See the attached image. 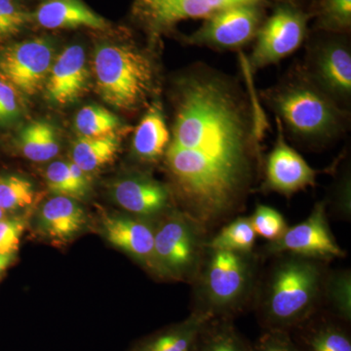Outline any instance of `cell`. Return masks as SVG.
Returning a JSON list of instances; mask_svg holds the SVG:
<instances>
[{
	"mask_svg": "<svg viewBox=\"0 0 351 351\" xmlns=\"http://www.w3.org/2000/svg\"><path fill=\"white\" fill-rule=\"evenodd\" d=\"M171 100L173 199L211 233L243 211L262 177L265 114L252 89L203 62L175 78Z\"/></svg>",
	"mask_w": 351,
	"mask_h": 351,
	"instance_id": "1",
	"label": "cell"
},
{
	"mask_svg": "<svg viewBox=\"0 0 351 351\" xmlns=\"http://www.w3.org/2000/svg\"><path fill=\"white\" fill-rule=\"evenodd\" d=\"M260 99L280 121L284 134L309 151H319L345 137L350 110H345L295 63Z\"/></svg>",
	"mask_w": 351,
	"mask_h": 351,
	"instance_id": "2",
	"label": "cell"
},
{
	"mask_svg": "<svg viewBox=\"0 0 351 351\" xmlns=\"http://www.w3.org/2000/svg\"><path fill=\"white\" fill-rule=\"evenodd\" d=\"M261 272L253 307L263 331L291 332L322 311L329 263L292 254L274 256Z\"/></svg>",
	"mask_w": 351,
	"mask_h": 351,
	"instance_id": "3",
	"label": "cell"
},
{
	"mask_svg": "<svg viewBox=\"0 0 351 351\" xmlns=\"http://www.w3.org/2000/svg\"><path fill=\"white\" fill-rule=\"evenodd\" d=\"M261 257L206 246L193 280V313L209 319H232L253 306L260 278Z\"/></svg>",
	"mask_w": 351,
	"mask_h": 351,
	"instance_id": "4",
	"label": "cell"
},
{
	"mask_svg": "<svg viewBox=\"0 0 351 351\" xmlns=\"http://www.w3.org/2000/svg\"><path fill=\"white\" fill-rule=\"evenodd\" d=\"M93 69L101 99L117 110L149 107L160 91L156 60L134 44L101 45L95 51Z\"/></svg>",
	"mask_w": 351,
	"mask_h": 351,
	"instance_id": "5",
	"label": "cell"
},
{
	"mask_svg": "<svg viewBox=\"0 0 351 351\" xmlns=\"http://www.w3.org/2000/svg\"><path fill=\"white\" fill-rule=\"evenodd\" d=\"M154 230V274L193 282L199 269L210 233L178 208L159 217Z\"/></svg>",
	"mask_w": 351,
	"mask_h": 351,
	"instance_id": "6",
	"label": "cell"
},
{
	"mask_svg": "<svg viewBox=\"0 0 351 351\" xmlns=\"http://www.w3.org/2000/svg\"><path fill=\"white\" fill-rule=\"evenodd\" d=\"M313 20L309 10L299 0L276 2L271 14L258 29L247 66L251 73L280 63L294 54L308 38V24Z\"/></svg>",
	"mask_w": 351,
	"mask_h": 351,
	"instance_id": "7",
	"label": "cell"
},
{
	"mask_svg": "<svg viewBox=\"0 0 351 351\" xmlns=\"http://www.w3.org/2000/svg\"><path fill=\"white\" fill-rule=\"evenodd\" d=\"M301 63L306 75L345 110L351 106L350 34L309 31Z\"/></svg>",
	"mask_w": 351,
	"mask_h": 351,
	"instance_id": "8",
	"label": "cell"
},
{
	"mask_svg": "<svg viewBox=\"0 0 351 351\" xmlns=\"http://www.w3.org/2000/svg\"><path fill=\"white\" fill-rule=\"evenodd\" d=\"M270 2L255 1L223 9L205 18L202 25L184 38L188 45L217 52L241 51L254 43Z\"/></svg>",
	"mask_w": 351,
	"mask_h": 351,
	"instance_id": "9",
	"label": "cell"
},
{
	"mask_svg": "<svg viewBox=\"0 0 351 351\" xmlns=\"http://www.w3.org/2000/svg\"><path fill=\"white\" fill-rule=\"evenodd\" d=\"M281 254H292L329 263L346 257V252L330 228L326 201L315 203L304 221L288 228L280 239L267 242L258 255L270 258Z\"/></svg>",
	"mask_w": 351,
	"mask_h": 351,
	"instance_id": "10",
	"label": "cell"
},
{
	"mask_svg": "<svg viewBox=\"0 0 351 351\" xmlns=\"http://www.w3.org/2000/svg\"><path fill=\"white\" fill-rule=\"evenodd\" d=\"M255 1L284 0H135L132 12L152 40H157L182 21L205 19L223 9Z\"/></svg>",
	"mask_w": 351,
	"mask_h": 351,
	"instance_id": "11",
	"label": "cell"
},
{
	"mask_svg": "<svg viewBox=\"0 0 351 351\" xmlns=\"http://www.w3.org/2000/svg\"><path fill=\"white\" fill-rule=\"evenodd\" d=\"M54 62V45L46 38L12 44L0 53V78L27 96L44 86Z\"/></svg>",
	"mask_w": 351,
	"mask_h": 351,
	"instance_id": "12",
	"label": "cell"
},
{
	"mask_svg": "<svg viewBox=\"0 0 351 351\" xmlns=\"http://www.w3.org/2000/svg\"><path fill=\"white\" fill-rule=\"evenodd\" d=\"M276 138L263 165V182L258 191L292 196L316 184L318 171L311 167L286 140L280 121L276 117Z\"/></svg>",
	"mask_w": 351,
	"mask_h": 351,
	"instance_id": "13",
	"label": "cell"
},
{
	"mask_svg": "<svg viewBox=\"0 0 351 351\" xmlns=\"http://www.w3.org/2000/svg\"><path fill=\"white\" fill-rule=\"evenodd\" d=\"M112 197L129 214L149 219L162 216L174 202L168 184L141 172L117 180L112 186Z\"/></svg>",
	"mask_w": 351,
	"mask_h": 351,
	"instance_id": "14",
	"label": "cell"
},
{
	"mask_svg": "<svg viewBox=\"0 0 351 351\" xmlns=\"http://www.w3.org/2000/svg\"><path fill=\"white\" fill-rule=\"evenodd\" d=\"M106 239L154 274V230L152 219L134 215H113L101 219Z\"/></svg>",
	"mask_w": 351,
	"mask_h": 351,
	"instance_id": "15",
	"label": "cell"
},
{
	"mask_svg": "<svg viewBox=\"0 0 351 351\" xmlns=\"http://www.w3.org/2000/svg\"><path fill=\"white\" fill-rule=\"evenodd\" d=\"M88 78L84 49L80 45L69 46L53 62L44 86L46 96L56 105H69L86 91Z\"/></svg>",
	"mask_w": 351,
	"mask_h": 351,
	"instance_id": "16",
	"label": "cell"
},
{
	"mask_svg": "<svg viewBox=\"0 0 351 351\" xmlns=\"http://www.w3.org/2000/svg\"><path fill=\"white\" fill-rule=\"evenodd\" d=\"M348 325L320 311L289 332L301 351H351Z\"/></svg>",
	"mask_w": 351,
	"mask_h": 351,
	"instance_id": "17",
	"label": "cell"
},
{
	"mask_svg": "<svg viewBox=\"0 0 351 351\" xmlns=\"http://www.w3.org/2000/svg\"><path fill=\"white\" fill-rule=\"evenodd\" d=\"M86 223L84 210L77 200L56 195L39 210L38 228L41 235L57 243H64L80 232Z\"/></svg>",
	"mask_w": 351,
	"mask_h": 351,
	"instance_id": "18",
	"label": "cell"
},
{
	"mask_svg": "<svg viewBox=\"0 0 351 351\" xmlns=\"http://www.w3.org/2000/svg\"><path fill=\"white\" fill-rule=\"evenodd\" d=\"M170 143V129L160 101H152L134 131L132 151L144 163H156L163 158Z\"/></svg>",
	"mask_w": 351,
	"mask_h": 351,
	"instance_id": "19",
	"label": "cell"
},
{
	"mask_svg": "<svg viewBox=\"0 0 351 351\" xmlns=\"http://www.w3.org/2000/svg\"><path fill=\"white\" fill-rule=\"evenodd\" d=\"M34 18L45 29H76L89 27L103 31L108 27L107 21L89 8L82 0H45Z\"/></svg>",
	"mask_w": 351,
	"mask_h": 351,
	"instance_id": "20",
	"label": "cell"
},
{
	"mask_svg": "<svg viewBox=\"0 0 351 351\" xmlns=\"http://www.w3.org/2000/svg\"><path fill=\"white\" fill-rule=\"evenodd\" d=\"M126 131L128 128H121L101 137L78 138L71 149L73 162L87 174L100 170L114 160Z\"/></svg>",
	"mask_w": 351,
	"mask_h": 351,
	"instance_id": "21",
	"label": "cell"
},
{
	"mask_svg": "<svg viewBox=\"0 0 351 351\" xmlns=\"http://www.w3.org/2000/svg\"><path fill=\"white\" fill-rule=\"evenodd\" d=\"M209 318L191 313L186 319L138 343L134 351H193L198 335Z\"/></svg>",
	"mask_w": 351,
	"mask_h": 351,
	"instance_id": "22",
	"label": "cell"
},
{
	"mask_svg": "<svg viewBox=\"0 0 351 351\" xmlns=\"http://www.w3.org/2000/svg\"><path fill=\"white\" fill-rule=\"evenodd\" d=\"M18 147L25 158L34 162L51 160L61 149L56 128L44 120L32 121L22 129Z\"/></svg>",
	"mask_w": 351,
	"mask_h": 351,
	"instance_id": "23",
	"label": "cell"
},
{
	"mask_svg": "<svg viewBox=\"0 0 351 351\" xmlns=\"http://www.w3.org/2000/svg\"><path fill=\"white\" fill-rule=\"evenodd\" d=\"M193 351H253L232 319H210L202 327Z\"/></svg>",
	"mask_w": 351,
	"mask_h": 351,
	"instance_id": "24",
	"label": "cell"
},
{
	"mask_svg": "<svg viewBox=\"0 0 351 351\" xmlns=\"http://www.w3.org/2000/svg\"><path fill=\"white\" fill-rule=\"evenodd\" d=\"M322 311L339 320L351 322L350 269H329L323 287Z\"/></svg>",
	"mask_w": 351,
	"mask_h": 351,
	"instance_id": "25",
	"label": "cell"
},
{
	"mask_svg": "<svg viewBox=\"0 0 351 351\" xmlns=\"http://www.w3.org/2000/svg\"><path fill=\"white\" fill-rule=\"evenodd\" d=\"M257 234L252 226L250 217L239 216L228 221L219 228L218 232L207 240L206 246L242 253L254 252Z\"/></svg>",
	"mask_w": 351,
	"mask_h": 351,
	"instance_id": "26",
	"label": "cell"
},
{
	"mask_svg": "<svg viewBox=\"0 0 351 351\" xmlns=\"http://www.w3.org/2000/svg\"><path fill=\"white\" fill-rule=\"evenodd\" d=\"M308 10L314 19L311 31L350 34L351 0H317Z\"/></svg>",
	"mask_w": 351,
	"mask_h": 351,
	"instance_id": "27",
	"label": "cell"
},
{
	"mask_svg": "<svg viewBox=\"0 0 351 351\" xmlns=\"http://www.w3.org/2000/svg\"><path fill=\"white\" fill-rule=\"evenodd\" d=\"M75 128L80 137H101L121 129V121L101 106H86L76 114Z\"/></svg>",
	"mask_w": 351,
	"mask_h": 351,
	"instance_id": "28",
	"label": "cell"
},
{
	"mask_svg": "<svg viewBox=\"0 0 351 351\" xmlns=\"http://www.w3.org/2000/svg\"><path fill=\"white\" fill-rule=\"evenodd\" d=\"M36 193L31 181L19 175L0 176V208L4 212L19 211L32 206Z\"/></svg>",
	"mask_w": 351,
	"mask_h": 351,
	"instance_id": "29",
	"label": "cell"
},
{
	"mask_svg": "<svg viewBox=\"0 0 351 351\" xmlns=\"http://www.w3.org/2000/svg\"><path fill=\"white\" fill-rule=\"evenodd\" d=\"M249 217L257 237L269 242L280 239L289 228L283 215L267 205H257L254 213Z\"/></svg>",
	"mask_w": 351,
	"mask_h": 351,
	"instance_id": "30",
	"label": "cell"
},
{
	"mask_svg": "<svg viewBox=\"0 0 351 351\" xmlns=\"http://www.w3.org/2000/svg\"><path fill=\"white\" fill-rule=\"evenodd\" d=\"M45 181L51 193L60 196L82 199V193L78 191L69 172L68 161H54L45 171Z\"/></svg>",
	"mask_w": 351,
	"mask_h": 351,
	"instance_id": "31",
	"label": "cell"
},
{
	"mask_svg": "<svg viewBox=\"0 0 351 351\" xmlns=\"http://www.w3.org/2000/svg\"><path fill=\"white\" fill-rule=\"evenodd\" d=\"M351 178L350 163L345 164L339 173L338 178L332 184L327 206L331 205L332 213L339 219L350 221L351 214Z\"/></svg>",
	"mask_w": 351,
	"mask_h": 351,
	"instance_id": "32",
	"label": "cell"
},
{
	"mask_svg": "<svg viewBox=\"0 0 351 351\" xmlns=\"http://www.w3.org/2000/svg\"><path fill=\"white\" fill-rule=\"evenodd\" d=\"M25 223L20 219H2L0 221V254L15 255L19 250Z\"/></svg>",
	"mask_w": 351,
	"mask_h": 351,
	"instance_id": "33",
	"label": "cell"
},
{
	"mask_svg": "<svg viewBox=\"0 0 351 351\" xmlns=\"http://www.w3.org/2000/svg\"><path fill=\"white\" fill-rule=\"evenodd\" d=\"M18 90L0 78V122L7 123L17 119L22 112Z\"/></svg>",
	"mask_w": 351,
	"mask_h": 351,
	"instance_id": "34",
	"label": "cell"
},
{
	"mask_svg": "<svg viewBox=\"0 0 351 351\" xmlns=\"http://www.w3.org/2000/svg\"><path fill=\"white\" fill-rule=\"evenodd\" d=\"M253 351H301L293 341L290 332L285 331H263L262 336L253 345Z\"/></svg>",
	"mask_w": 351,
	"mask_h": 351,
	"instance_id": "35",
	"label": "cell"
},
{
	"mask_svg": "<svg viewBox=\"0 0 351 351\" xmlns=\"http://www.w3.org/2000/svg\"><path fill=\"white\" fill-rule=\"evenodd\" d=\"M0 13L19 32L23 25L32 20V16L16 5L13 0H0Z\"/></svg>",
	"mask_w": 351,
	"mask_h": 351,
	"instance_id": "36",
	"label": "cell"
},
{
	"mask_svg": "<svg viewBox=\"0 0 351 351\" xmlns=\"http://www.w3.org/2000/svg\"><path fill=\"white\" fill-rule=\"evenodd\" d=\"M69 172L73 177L75 186H77L78 191L82 193V197L88 195L90 191V180L88 179V174L84 171L80 169L73 161L69 162Z\"/></svg>",
	"mask_w": 351,
	"mask_h": 351,
	"instance_id": "37",
	"label": "cell"
},
{
	"mask_svg": "<svg viewBox=\"0 0 351 351\" xmlns=\"http://www.w3.org/2000/svg\"><path fill=\"white\" fill-rule=\"evenodd\" d=\"M19 31L13 27L10 23L4 18V16L0 13V38H6L9 36L18 34Z\"/></svg>",
	"mask_w": 351,
	"mask_h": 351,
	"instance_id": "38",
	"label": "cell"
},
{
	"mask_svg": "<svg viewBox=\"0 0 351 351\" xmlns=\"http://www.w3.org/2000/svg\"><path fill=\"white\" fill-rule=\"evenodd\" d=\"M15 260V255H2L0 254V274L10 267Z\"/></svg>",
	"mask_w": 351,
	"mask_h": 351,
	"instance_id": "39",
	"label": "cell"
},
{
	"mask_svg": "<svg viewBox=\"0 0 351 351\" xmlns=\"http://www.w3.org/2000/svg\"><path fill=\"white\" fill-rule=\"evenodd\" d=\"M4 218H5V212H4L3 210L0 208V221Z\"/></svg>",
	"mask_w": 351,
	"mask_h": 351,
	"instance_id": "40",
	"label": "cell"
}]
</instances>
